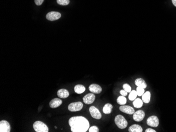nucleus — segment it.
Instances as JSON below:
<instances>
[{"label": "nucleus", "instance_id": "f03ea898", "mask_svg": "<svg viewBox=\"0 0 176 132\" xmlns=\"http://www.w3.org/2000/svg\"><path fill=\"white\" fill-rule=\"evenodd\" d=\"M114 122L117 127L120 129H124L126 128L128 125V122L126 118L121 115H118L116 116Z\"/></svg>", "mask_w": 176, "mask_h": 132}, {"label": "nucleus", "instance_id": "1a4fd4ad", "mask_svg": "<svg viewBox=\"0 0 176 132\" xmlns=\"http://www.w3.org/2000/svg\"><path fill=\"white\" fill-rule=\"evenodd\" d=\"M11 126L8 121L2 120L0 122V132H10Z\"/></svg>", "mask_w": 176, "mask_h": 132}, {"label": "nucleus", "instance_id": "c85d7f7f", "mask_svg": "<svg viewBox=\"0 0 176 132\" xmlns=\"http://www.w3.org/2000/svg\"><path fill=\"white\" fill-rule=\"evenodd\" d=\"M146 132H156V130H153L152 128H148V129H147L146 131Z\"/></svg>", "mask_w": 176, "mask_h": 132}, {"label": "nucleus", "instance_id": "9d476101", "mask_svg": "<svg viewBox=\"0 0 176 132\" xmlns=\"http://www.w3.org/2000/svg\"><path fill=\"white\" fill-rule=\"evenodd\" d=\"M96 96L93 93H89L86 94L83 98V101L85 104H91L94 102Z\"/></svg>", "mask_w": 176, "mask_h": 132}, {"label": "nucleus", "instance_id": "0eeeda50", "mask_svg": "<svg viewBox=\"0 0 176 132\" xmlns=\"http://www.w3.org/2000/svg\"><path fill=\"white\" fill-rule=\"evenodd\" d=\"M61 17V14L59 12H50L46 14V18L47 20L51 21H54L57 20Z\"/></svg>", "mask_w": 176, "mask_h": 132}, {"label": "nucleus", "instance_id": "7ed1b4c3", "mask_svg": "<svg viewBox=\"0 0 176 132\" xmlns=\"http://www.w3.org/2000/svg\"><path fill=\"white\" fill-rule=\"evenodd\" d=\"M34 130L36 132H48L49 128L46 124L41 121H36L33 125Z\"/></svg>", "mask_w": 176, "mask_h": 132}, {"label": "nucleus", "instance_id": "ddd939ff", "mask_svg": "<svg viewBox=\"0 0 176 132\" xmlns=\"http://www.w3.org/2000/svg\"><path fill=\"white\" fill-rule=\"evenodd\" d=\"M62 104V101L59 98H56L51 101L49 103L50 107L52 108H56L58 107Z\"/></svg>", "mask_w": 176, "mask_h": 132}, {"label": "nucleus", "instance_id": "a211bd4d", "mask_svg": "<svg viewBox=\"0 0 176 132\" xmlns=\"http://www.w3.org/2000/svg\"><path fill=\"white\" fill-rule=\"evenodd\" d=\"M150 98H151V93L149 91H147L144 92V94L142 95V100L143 102L145 103H149L150 102Z\"/></svg>", "mask_w": 176, "mask_h": 132}, {"label": "nucleus", "instance_id": "bb28decb", "mask_svg": "<svg viewBox=\"0 0 176 132\" xmlns=\"http://www.w3.org/2000/svg\"><path fill=\"white\" fill-rule=\"evenodd\" d=\"M44 1V0H34V2L37 5H41Z\"/></svg>", "mask_w": 176, "mask_h": 132}, {"label": "nucleus", "instance_id": "4468645a", "mask_svg": "<svg viewBox=\"0 0 176 132\" xmlns=\"http://www.w3.org/2000/svg\"><path fill=\"white\" fill-rule=\"evenodd\" d=\"M57 95H58L59 97L66 98H67L69 96V93L68 91L66 90V89L62 88V89H60L58 91Z\"/></svg>", "mask_w": 176, "mask_h": 132}, {"label": "nucleus", "instance_id": "f257e3e1", "mask_svg": "<svg viewBox=\"0 0 176 132\" xmlns=\"http://www.w3.org/2000/svg\"><path fill=\"white\" fill-rule=\"evenodd\" d=\"M69 124L72 132H86L89 130L90 124L83 116H74L70 118Z\"/></svg>", "mask_w": 176, "mask_h": 132}, {"label": "nucleus", "instance_id": "423d86ee", "mask_svg": "<svg viewBox=\"0 0 176 132\" xmlns=\"http://www.w3.org/2000/svg\"><path fill=\"white\" fill-rule=\"evenodd\" d=\"M147 123L148 125L151 126V127H156L159 125V119H158L157 116L155 115H152L151 116L147 119Z\"/></svg>", "mask_w": 176, "mask_h": 132}, {"label": "nucleus", "instance_id": "393cba45", "mask_svg": "<svg viewBox=\"0 0 176 132\" xmlns=\"http://www.w3.org/2000/svg\"><path fill=\"white\" fill-rule=\"evenodd\" d=\"M123 88L128 93H130L131 91V87L128 84H124L123 85Z\"/></svg>", "mask_w": 176, "mask_h": 132}, {"label": "nucleus", "instance_id": "412c9836", "mask_svg": "<svg viewBox=\"0 0 176 132\" xmlns=\"http://www.w3.org/2000/svg\"><path fill=\"white\" fill-rule=\"evenodd\" d=\"M117 103L120 105H124L126 104L127 98L125 97V96L121 95V96L118 97L117 100Z\"/></svg>", "mask_w": 176, "mask_h": 132}, {"label": "nucleus", "instance_id": "9b49d317", "mask_svg": "<svg viewBox=\"0 0 176 132\" xmlns=\"http://www.w3.org/2000/svg\"><path fill=\"white\" fill-rule=\"evenodd\" d=\"M119 110L121 112H124L126 114H129V115L134 114V108L128 105H124L122 106H121L119 107Z\"/></svg>", "mask_w": 176, "mask_h": 132}, {"label": "nucleus", "instance_id": "39448f33", "mask_svg": "<svg viewBox=\"0 0 176 132\" xmlns=\"http://www.w3.org/2000/svg\"><path fill=\"white\" fill-rule=\"evenodd\" d=\"M89 112L93 118L96 120H100L102 117V115L100 111L95 106H91L89 108Z\"/></svg>", "mask_w": 176, "mask_h": 132}, {"label": "nucleus", "instance_id": "a878e982", "mask_svg": "<svg viewBox=\"0 0 176 132\" xmlns=\"http://www.w3.org/2000/svg\"><path fill=\"white\" fill-rule=\"evenodd\" d=\"M89 132H99V130L98 127L96 126H93L89 128Z\"/></svg>", "mask_w": 176, "mask_h": 132}, {"label": "nucleus", "instance_id": "cd10ccee", "mask_svg": "<svg viewBox=\"0 0 176 132\" xmlns=\"http://www.w3.org/2000/svg\"><path fill=\"white\" fill-rule=\"evenodd\" d=\"M120 94H121V95L124 96H126L128 94V92H126V91L123 90H121L120 91Z\"/></svg>", "mask_w": 176, "mask_h": 132}, {"label": "nucleus", "instance_id": "2eb2a0df", "mask_svg": "<svg viewBox=\"0 0 176 132\" xmlns=\"http://www.w3.org/2000/svg\"><path fill=\"white\" fill-rule=\"evenodd\" d=\"M134 83L137 87H142V88H146L147 86V85L145 81L141 78H137L136 80H135Z\"/></svg>", "mask_w": 176, "mask_h": 132}, {"label": "nucleus", "instance_id": "f3484780", "mask_svg": "<svg viewBox=\"0 0 176 132\" xmlns=\"http://www.w3.org/2000/svg\"><path fill=\"white\" fill-rule=\"evenodd\" d=\"M112 108H113V106L112 104L107 103L106 105H104V106L103 107V112L104 114H110L112 112Z\"/></svg>", "mask_w": 176, "mask_h": 132}, {"label": "nucleus", "instance_id": "6e6552de", "mask_svg": "<svg viewBox=\"0 0 176 132\" xmlns=\"http://www.w3.org/2000/svg\"><path fill=\"white\" fill-rule=\"evenodd\" d=\"M145 116V113L142 110H138L134 112L133 115V119L136 122L142 121Z\"/></svg>", "mask_w": 176, "mask_h": 132}, {"label": "nucleus", "instance_id": "20e7f679", "mask_svg": "<svg viewBox=\"0 0 176 132\" xmlns=\"http://www.w3.org/2000/svg\"><path fill=\"white\" fill-rule=\"evenodd\" d=\"M83 106V105L81 102H73L69 105L68 110L71 112H77L81 110Z\"/></svg>", "mask_w": 176, "mask_h": 132}, {"label": "nucleus", "instance_id": "f8f14e48", "mask_svg": "<svg viewBox=\"0 0 176 132\" xmlns=\"http://www.w3.org/2000/svg\"><path fill=\"white\" fill-rule=\"evenodd\" d=\"M89 91L92 93L95 94H99L102 92V88L101 87L96 84H92L90 85L89 87Z\"/></svg>", "mask_w": 176, "mask_h": 132}, {"label": "nucleus", "instance_id": "aec40b11", "mask_svg": "<svg viewBox=\"0 0 176 132\" xmlns=\"http://www.w3.org/2000/svg\"><path fill=\"white\" fill-rule=\"evenodd\" d=\"M133 105L136 108H141L143 106V101L140 98H136L133 102Z\"/></svg>", "mask_w": 176, "mask_h": 132}, {"label": "nucleus", "instance_id": "6ab92c4d", "mask_svg": "<svg viewBox=\"0 0 176 132\" xmlns=\"http://www.w3.org/2000/svg\"><path fill=\"white\" fill-rule=\"evenodd\" d=\"M86 91V87L83 85L78 84L74 87V91L77 94H82Z\"/></svg>", "mask_w": 176, "mask_h": 132}, {"label": "nucleus", "instance_id": "c756f323", "mask_svg": "<svg viewBox=\"0 0 176 132\" xmlns=\"http://www.w3.org/2000/svg\"><path fill=\"white\" fill-rule=\"evenodd\" d=\"M172 1V4L174 5V6L176 7V0H171Z\"/></svg>", "mask_w": 176, "mask_h": 132}, {"label": "nucleus", "instance_id": "b1692460", "mask_svg": "<svg viewBox=\"0 0 176 132\" xmlns=\"http://www.w3.org/2000/svg\"><path fill=\"white\" fill-rule=\"evenodd\" d=\"M136 91L138 96H142V95L144 93V88L140 87H137Z\"/></svg>", "mask_w": 176, "mask_h": 132}, {"label": "nucleus", "instance_id": "4be33fe9", "mask_svg": "<svg viewBox=\"0 0 176 132\" xmlns=\"http://www.w3.org/2000/svg\"><path fill=\"white\" fill-rule=\"evenodd\" d=\"M137 96H138V94H137L136 91H131L129 95V99L130 101H134L137 98Z\"/></svg>", "mask_w": 176, "mask_h": 132}, {"label": "nucleus", "instance_id": "dca6fc26", "mask_svg": "<svg viewBox=\"0 0 176 132\" xmlns=\"http://www.w3.org/2000/svg\"><path fill=\"white\" fill-rule=\"evenodd\" d=\"M143 128L138 124H134L129 128V132H142Z\"/></svg>", "mask_w": 176, "mask_h": 132}, {"label": "nucleus", "instance_id": "5701e85b", "mask_svg": "<svg viewBox=\"0 0 176 132\" xmlns=\"http://www.w3.org/2000/svg\"><path fill=\"white\" fill-rule=\"evenodd\" d=\"M57 3L61 5H67L70 3V0H56Z\"/></svg>", "mask_w": 176, "mask_h": 132}]
</instances>
